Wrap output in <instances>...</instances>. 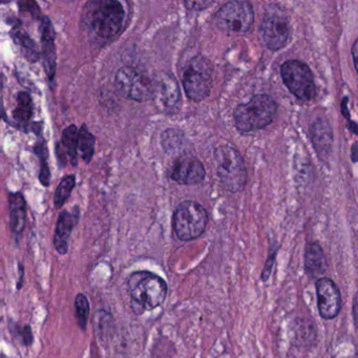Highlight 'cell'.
<instances>
[{
	"instance_id": "obj_33",
	"label": "cell",
	"mask_w": 358,
	"mask_h": 358,
	"mask_svg": "<svg viewBox=\"0 0 358 358\" xmlns=\"http://www.w3.org/2000/svg\"><path fill=\"white\" fill-rule=\"evenodd\" d=\"M1 89H3V83H1V74H0V117L6 118L5 110H3V101H1Z\"/></svg>"
},
{
	"instance_id": "obj_8",
	"label": "cell",
	"mask_w": 358,
	"mask_h": 358,
	"mask_svg": "<svg viewBox=\"0 0 358 358\" xmlns=\"http://www.w3.org/2000/svg\"><path fill=\"white\" fill-rule=\"evenodd\" d=\"M282 81L289 91L303 101L313 99L316 94L313 74L307 64L299 60H288L280 69Z\"/></svg>"
},
{
	"instance_id": "obj_4",
	"label": "cell",
	"mask_w": 358,
	"mask_h": 358,
	"mask_svg": "<svg viewBox=\"0 0 358 358\" xmlns=\"http://www.w3.org/2000/svg\"><path fill=\"white\" fill-rule=\"evenodd\" d=\"M208 223V215L202 205L194 201H185L176 209L173 228L180 241L188 242L200 238Z\"/></svg>"
},
{
	"instance_id": "obj_31",
	"label": "cell",
	"mask_w": 358,
	"mask_h": 358,
	"mask_svg": "<svg viewBox=\"0 0 358 358\" xmlns=\"http://www.w3.org/2000/svg\"><path fill=\"white\" fill-rule=\"evenodd\" d=\"M357 41L354 43L353 47H352V55H353V62L354 66H355V70H357Z\"/></svg>"
},
{
	"instance_id": "obj_27",
	"label": "cell",
	"mask_w": 358,
	"mask_h": 358,
	"mask_svg": "<svg viewBox=\"0 0 358 358\" xmlns=\"http://www.w3.org/2000/svg\"><path fill=\"white\" fill-rule=\"evenodd\" d=\"M17 334L20 335L22 343L24 345H32L34 336H33L32 329L29 324L22 327V328H17Z\"/></svg>"
},
{
	"instance_id": "obj_10",
	"label": "cell",
	"mask_w": 358,
	"mask_h": 358,
	"mask_svg": "<svg viewBox=\"0 0 358 358\" xmlns=\"http://www.w3.org/2000/svg\"><path fill=\"white\" fill-rule=\"evenodd\" d=\"M262 37L268 49L278 51L286 45L291 34L288 18L280 10L272 9L265 14L261 26Z\"/></svg>"
},
{
	"instance_id": "obj_32",
	"label": "cell",
	"mask_w": 358,
	"mask_h": 358,
	"mask_svg": "<svg viewBox=\"0 0 358 358\" xmlns=\"http://www.w3.org/2000/svg\"><path fill=\"white\" fill-rule=\"evenodd\" d=\"M348 98L345 97L343 98V103H341V113H343V116L345 117V118L349 119L350 118V113L348 112Z\"/></svg>"
},
{
	"instance_id": "obj_23",
	"label": "cell",
	"mask_w": 358,
	"mask_h": 358,
	"mask_svg": "<svg viewBox=\"0 0 358 358\" xmlns=\"http://www.w3.org/2000/svg\"><path fill=\"white\" fill-rule=\"evenodd\" d=\"M75 185H76V178L74 175L68 176V177L62 179V181L58 185L57 189H56L55 196H54V203H55L56 208L59 209L64 206V203L70 198Z\"/></svg>"
},
{
	"instance_id": "obj_21",
	"label": "cell",
	"mask_w": 358,
	"mask_h": 358,
	"mask_svg": "<svg viewBox=\"0 0 358 358\" xmlns=\"http://www.w3.org/2000/svg\"><path fill=\"white\" fill-rule=\"evenodd\" d=\"M12 38L15 41L16 45H20L24 53H26L27 57L31 60V62H37L39 58L38 52H37L36 45L34 41L31 39V37L27 34L24 31L20 29H15V30L11 32Z\"/></svg>"
},
{
	"instance_id": "obj_2",
	"label": "cell",
	"mask_w": 358,
	"mask_h": 358,
	"mask_svg": "<svg viewBox=\"0 0 358 358\" xmlns=\"http://www.w3.org/2000/svg\"><path fill=\"white\" fill-rule=\"evenodd\" d=\"M278 106L270 96L255 95L234 110V123L241 133H250L264 129L274 120Z\"/></svg>"
},
{
	"instance_id": "obj_35",
	"label": "cell",
	"mask_w": 358,
	"mask_h": 358,
	"mask_svg": "<svg viewBox=\"0 0 358 358\" xmlns=\"http://www.w3.org/2000/svg\"><path fill=\"white\" fill-rule=\"evenodd\" d=\"M352 160H353V162L357 161V143L354 144L353 148H352Z\"/></svg>"
},
{
	"instance_id": "obj_26",
	"label": "cell",
	"mask_w": 358,
	"mask_h": 358,
	"mask_svg": "<svg viewBox=\"0 0 358 358\" xmlns=\"http://www.w3.org/2000/svg\"><path fill=\"white\" fill-rule=\"evenodd\" d=\"M182 134L175 129L165 131L162 136V145L164 150H175L181 145Z\"/></svg>"
},
{
	"instance_id": "obj_17",
	"label": "cell",
	"mask_w": 358,
	"mask_h": 358,
	"mask_svg": "<svg viewBox=\"0 0 358 358\" xmlns=\"http://www.w3.org/2000/svg\"><path fill=\"white\" fill-rule=\"evenodd\" d=\"M10 226L16 236L24 232L27 223V202L20 192L9 194Z\"/></svg>"
},
{
	"instance_id": "obj_25",
	"label": "cell",
	"mask_w": 358,
	"mask_h": 358,
	"mask_svg": "<svg viewBox=\"0 0 358 358\" xmlns=\"http://www.w3.org/2000/svg\"><path fill=\"white\" fill-rule=\"evenodd\" d=\"M35 152L41 159V169L39 180H41V183L43 186L48 187L50 183H51V173H50L49 165H48L47 162L48 152L45 142H39L38 145L35 148Z\"/></svg>"
},
{
	"instance_id": "obj_29",
	"label": "cell",
	"mask_w": 358,
	"mask_h": 358,
	"mask_svg": "<svg viewBox=\"0 0 358 358\" xmlns=\"http://www.w3.org/2000/svg\"><path fill=\"white\" fill-rule=\"evenodd\" d=\"M20 6L22 11L24 10V11L31 12L35 17L41 15V11H39L38 5L36 3H32V1H30V3H20Z\"/></svg>"
},
{
	"instance_id": "obj_7",
	"label": "cell",
	"mask_w": 358,
	"mask_h": 358,
	"mask_svg": "<svg viewBox=\"0 0 358 358\" xmlns=\"http://www.w3.org/2000/svg\"><path fill=\"white\" fill-rule=\"evenodd\" d=\"M213 85V66L203 56H196L188 64L183 75L186 95L194 101H202L210 93Z\"/></svg>"
},
{
	"instance_id": "obj_9",
	"label": "cell",
	"mask_w": 358,
	"mask_h": 358,
	"mask_svg": "<svg viewBox=\"0 0 358 358\" xmlns=\"http://www.w3.org/2000/svg\"><path fill=\"white\" fill-rule=\"evenodd\" d=\"M115 85L119 94L127 99L137 102L152 99V80L138 69L131 66L120 69L117 72Z\"/></svg>"
},
{
	"instance_id": "obj_12",
	"label": "cell",
	"mask_w": 358,
	"mask_h": 358,
	"mask_svg": "<svg viewBox=\"0 0 358 358\" xmlns=\"http://www.w3.org/2000/svg\"><path fill=\"white\" fill-rule=\"evenodd\" d=\"M152 83V99L165 112L173 110L180 102V89L175 77L166 72L156 75Z\"/></svg>"
},
{
	"instance_id": "obj_24",
	"label": "cell",
	"mask_w": 358,
	"mask_h": 358,
	"mask_svg": "<svg viewBox=\"0 0 358 358\" xmlns=\"http://www.w3.org/2000/svg\"><path fill=\"white\" fill-rule=\"evenodd\" d=\"M90 301L87 295L79 293L75 299V314H76L77 324L81 330H87V320L90 316Z\"/></svg>"
},
{
	"instance_id": "obj_34",
	"label": "cell",
	"mask_w": 358,
	"mask_h": 358,
	"mask_svg": "<svg viewBox=\"0 0 358 358\" xmlns=\"http://www.w3.org/2000/svg\"><path fill=\"white\" fill-rule=\"evenodd\" d=\"M356 309H357V297H354L353 299V318L355 324H357V313H356Z\"/></svg>"
},
{
	"instance_id": "obj_19",
	"label": "cell",
	"mask_w": 358,
	"mask_h": 358,
	"mask_svg": "<svg viewBox=\"0 0 358 358\" xmlns=\"http://www.w3.org/2000/svg\"><path fill=\"white\" fill-rule=\"evenodd\" d=\"M33 115L32 98L26 92H22L17 96V106L13 112L14 120L20 127H28Z\"/></svg>"
},
{
	"instance_id": "obj_6",
	"label": "cell",
	"mask_w": 358,
	"mask_h": 358,
	"mask_svg": "<svg viewBox=\"0 0 358 358\" xmlns=\"http://www.w3.org/2000/svg\"><path fill=\"white\" fill-rule=\"evenodd\" d=\"M253 22L252 6L242 0L225 3L215 15V26L228 34H246L252 28Z\"/></svg>"
},
{
	"instance_id": "obj_13",
	"label": "cell",
	"mask_w": 358,
	"mask_h": 358,
	"mask_svg": "<svg viewBox=\"0 0 358 358\" xmlns=\"http://www.w3.org/2000/svg\"><path fill=\"white\" fill-rule=\"evenodd\" d=\"M205 169L201 161L192 156L178 159L171 169V177L173 181L183 185H194L204 180Z\"/></svg>"
},
{
	"instance_id": "obj_28",
	"label": "cell",
	"mask_w": 358,
	"mask_h": 358,
	"mask_svg": "<svg viewBox=\"0 0 358 358\" xmlns=\"http://www.w3.org/2000/svg\"><path fill=\"white\" fill-rule=\"evenodd\" d=\"M274 261H275V252L269 255L267 261H266L265 266H264L263 271H262V280L267 282L271 276L272 270H273Z\"/></svg>"
},
{
	"instance_id": "obj_22",
	"label": "cell",
	"mask_w": 358,
	"mask_h": 358,
	"mask_svg": "<svg viewBox=\"0 0 358 358\" xmlns=\"http://www.w3.org/2000/svg\"><path fill=\"white\" fill-rule=\"evenodd\" d=\"M78 129L74 124L66 127L62 134V144L66 148V154L70 157L71 163L77 165V150H78Z\"/></svg>"
},
{
	"instance_id": "obj_3",
	"label": "cell",
	"mask_w": 358,
	"mask_h": 358,
	"mask_svg": "<svg viewBox=\"0 0 358 358\" xmlns=\"http://www.w3.org/2000/svg\"><path fill=\"white\" fill-rule=\"evenodd\" d=\"M213 160L223 187L230 192L243 190L248 181V173L238 150L229 145L219 146L215 150Z\"/></svg>"
},
{
	"instance_id": "obj_11",
	"label": "cell",
	"mask_w": 358,
	"mask_h": 358,
	"mask_svg": "<svg viewBox=\"0 0 358 358\" xmlns=\"http://www.w3.org/2000/svg\"><path fill=\"white\" fill-rule=\"evenodd\" d=\"M317 308L320 317L324 320H333L338 315L343 305L341 290L334 280L322 276L315 282Z\"/></svg>"
},
{
	"instance_id": "obj_14",
	"label": "cell",
	"mask_w": 358,
	"mask_h": 358,
	"mask_svg": "<svg viewBox=\"0 0 358 358\" xmlns=\"http://www.w3.org/2000/svg\"><path fill=\"white\" fill-rule=\"evenodd\" d=\"M41 45H43V68L50 80H53L57 66L56 55L55 32L53 24L48 17H43L41 26Z\"/></svg>"
},
{
	"instance_id": "obj_18",
	"label": "cell",
	"mask_w": 358,
	"mask_h": 358,
	"mask_svg": "<svg viewBox=\"0 0 358 358\" xmlns=\"http://www.w3.org/2000/svg\"><path fill=\"white\" fill-rule=\"evenodd\" d=\"M312 141L318 154H329L332 145V131L327 121L318 119L311 129Z\"/></svg>"
},
{
	"instance_id": "obj_20",
	"label": "cell",
	"mask_w": 358,
	"mask_h": 358,
	"mask_svg": "<svg viewBox=\"0 0 358 358\" xmlns=\"http://www.w3.org/2000/svg\"><path fill=\"white\" fill-rule=\"evenodd\" d=\"M78 150L85 162H91L95 152V137L85 124L78 131Z\"/></svg>"
},
{
	"instance_id": "obj_5",
	"label": "cell",
	"mask_w": 358,
	"mask_h": 358,
	"mask_svg": "<svg viewBox=\"0 0 358 358\" xmlns=\"http://www.w3.org/2000/svg\"><path fill=\"white\" fill-rule=\"evenodd\" d=\"M123 6L115 0L97 3L90 14V29L98 38L108 41L116 36L124 22Z\"/></svg>"
},
{
	"instance_id": "obj_15",
	"label": "cell",
	"mask_w": 358,
	"mask_h": 358,
	"mask_svg": "<svg viewBox=\"0 0 358 358\" xmlns=\"http://www.w3.org/2000/svg\"><path fill=\"white\" fill-rule=\"evenodd\" d=\"M328 270L324 249L317 242H309L305 250V271L311 278H322Z\"/></svg>"
},
{
	"instance_id": "obj_1",
	"label": "cell",
	"mask_w": 358,
	"mask_h": 358,
	"mask_svg": "<svg viewBox=\"0 0 358 358\" xmlns=\"http://www.w3.org/2000/svg\"><path fill=\"white\" fill-rule=\"evenodd\" d=\"M127 291L131 297V310L136 315L163 305L169 293L164 278L150 271L133 272L127 278Z\"/></svg>"
},
{
	"instance_id": "obj_30",
	"label": "cell",
	"mask_w": 358,
	"mask_h": 358,
	"mask_svg": "<svg viewBox=\"0 0 358 358\" xmlns=\"http://www.w3.org/2000/svg\"><path fill=\"white\" fill-rule=\"evenodd\" d=\"M213 5V1H186L185 6L189 10H203L208 8L209 6Z\"/></svg>"
},
{
	"instance_id": "obj_16",
	"label": "cell",
	"mask_w": 358,
	"mask_h": 358,
	"mask_svg": "<svg viewBox=\"0 0 358 358\" xmlns=\"http://www.w3.org/2000/svg\"><path fill=\"white\" fill-rule=\"evenodd\" d=\"M76 217H73L69 211H62L56 224L54 234V247L59 255H64L69 251V241L72 234L73 228L76 224Z\"/></svg>"
}]
</instances>
